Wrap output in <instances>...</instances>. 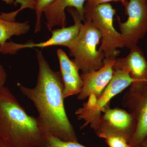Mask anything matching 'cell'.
<instances>
[{
  "instance_id": "obj_13",
  "label": "cell",
  "mask_w": 147,
  "mask_h": 147,
  "mask_svg": "<svg viewBox=\"0 0 147 147\" xmlns=\"http://www.w3.org/2000/svg\"><path fill=\"white\" fill-rule=\"evenodd\" d=\"M30 29L28 22L19 23L0 18V47H3L11 36L25 34Z\"/></svg>"
},
{
  "instance_id": "obj_11",
  "label": "cell",
  "mask_w": 147,
  "mask_h": 147,
  "mask_svg": "<svg viewBox=\"0 0 147 147\" xmlns=\"http://www.w3.org/2000/svg\"><path fill=\"white\" fill-rule=\"evenodd\" d=\"M87 0H55L44 11L46 19V26L49 30L52 31L56 26L65 27L66 26V9H75L83 21L85 3Z\"/></svg>"
},
{
  "instance_id": "obj_7",
  "label": "cell",
  "mask_w": 147,
  "mask_h": 147,
  "mask_svg": "<svg viewBox=\"0 0 147 147\" xmlns=\"http://www.w3.org/2000/svg\"><path fill=\"white\" fill-rule=\"evenodd\" d=\"M122 104L136 121V129L129 145L137 147L147 135V83L131 84L124 95Z\"/></svg>"
},
{
  "instance_id": "obj_15",
  "label": "cell",
  "mask_w": 147,
  "mask_h": 147,
  "mask_svg": "<svg viewBox=\"0 0 147 147\" xmlns=\"http://www.w3.org/2000/svg\"><path fill=\"white\" fill-rule=\"evenodd\" d=\"M57 54L59 61L61 72L71 74L79 79H81V75L79 74V70L77 66L73 61L69 59L63 50L59 49L57 51Z\"/></svg>"
},
{
  "instance_id": "obj_14",
  "label": "cell",
  "mask_w": 147,
  "mask_h": 147,
  "mask_svg": "<svg viewBox=\"0 0 147 147\" xmlns=\"http://www.w3.org/2000/svg\"><path fill=\"white\" fill-rule=\"evenodd\" d=\"M61 74L63 81L64 98L79 94L83 86L82 78L79 79L73 75L63 72H61Z\"/></svg>"
},
{
  "instance_id": "obj_2",
  "label": "cell",
  "mask_w": 147,
  "mask_h": 147,
  "mask_svg": "<svg viewBox=\"0 0 147 147\" xmlns=\"http://www.w3.org/2000/svg\"><path fill=\"white\" fill-rule=\"evenodd\" d=\"M44 134L8 88L0 89V137L10 147H40Z\"/></svg>"
},
{
  "instance_id": "obj_1",
  "label": "cell",
  "mask_w": 147,
  "mask_h": 147,
  "mask_svg": "<svg viewBox=\"0 0 147 147\" xmlns=\"http://www.w3.org/2000/svg\"><path fill=\"white\" fill-rule=\"evenodd\" d=\"M38 72L36 86L33 88L18 83L22 94L31 100L38 113L36 117L44 135L64 141L78 142L64 104L63 84L60 71L50 67L41 51L36 50Z\"/></svg>"
},
{
  "instance_id": "obj_6",
  "label": "cell",
  "mask_w": 147,
  "mask_h": 147,
  "mask_svg": "<svg viewBox=\"0 0 147 147\" xmlns=\"http://www.w3.org/2000/svg\"><path fill=\"white\" fill-rule=\"evenodd\" d=\"M125 7L127 20L121 22L119 16L117 20L125 46L130 49L137 45L147 33V2L129 0Z\"/></svg>"
},
{
  "instance_id": "obj_19",
  "label": "cell",
  "mask_w": 147,
  "mask_h": 147,
  "mask_svg": "<svg viewBox=\"0 0 147 147\" xmlns=\"http://www.w3.org/2000/svg\"><path fill=\"white\" fill-rule=\"evenodd\" d=\"M111 1L120 2L125 7L128 2L129 0H87L86 4L90 6H96Z\"/></svg>"
},
{
  "instance_id": "obj_10",
  "label": "cell",
  "mask_w": 147,
  "mask_h": 147,
  "mask_svg": "<svg viewBox=\"0 0 147 147\" xmlns=\"http://www.w3.org/2000/svg\"><path fill=\"white\" fill-rule=\"evenodd\" d=\"M134 82L125 67L115 64L113 76L100 97L94 104L88 105L83 104L82 107L96 113H102L110 100Z\"/></svg>"
},
{
  "instance_id": "obj_5",
  "label": "cell",
  "mask_w": 147,
  "mask_h": 147,
  "mask_svg": "<svg viewBox=\"0 0 147 147\" xmlns=\"http://www.w3.org/2000/svg\"><path fill=\"white\" fill-rule=\"evenodd\" d=\"M115 13V9L108 3L96 6L86 3L84 5V19L91 21L100 32L101 44L99 50L104 53L105 58L116 59L120 53L119 48L125 47L121 35L113 25Z\"/></svg>"
},
{
  "instance_id": "obj_25",
  "label": "cell",
  "mask_w": 147,
  "mask_h": 147,
  "mask_svg": "<svg viewBox=\"0 0 147 147\" xmlns=\"http://www.w3.org/2000/svg\"><path fill=\"white\" fill-rule=\"evenodd\" d=\"M146 1H147V0H146Z\"/></svg>"
},
{
  "instance_id": "obj_16",
  "label": "cell",
  "mask_w": 147,
  "mask_h": 147,
  "mask_svg": "<svg viewBox=\"0 0 147 147\" xmlns=\"http://www.w3.org/2000/svg\"><path fill=\"white\" fill-rule=\"evenodd\" d=\"M32 9L35 10L36 15L35 32H39L41 29V16L45 9L50 6L55 0H30Z\"/></svg>"
},
{
  "instance_id": "obj_18",
  "label": "cell",
  "mask_w": 147,
  "mask_h": 147,
  "mask_svg": "<svg viewBox=\"0 0 147 147\" xmlns=\"http://www.w3.org/2000/svg\"><path fill=\"white\" fill-rule=\"evenodd\" d=\"M109 147H131L125 139L118 136H111L104 139Z\"/></svg>"
},
{
  "instance_id": "obj_12",
  "label": "cell",
  "mask_w": 147,
  "mask_h": 147,
  "mask_svg": "<svg viewBox=\"0 0 147 147\" xmlns=\"http://www.w3.org/2000/svg\"><path fill=\"white\" fill-rule=\"evenodd\" d=\"M115 64L125 67L129 76L134 80L133 84L147 83V61L142 49L138 46L130 48L124 58L116 59Z\"/></svg>"
},
{
  "instance_id": "obj_3",
  "label": "cell",
  "mask_w": 147,
  "mask_h": 147,
  "mask_svg": "<svg viewBox=\"0 0 147 147\" xmlns=\"http://www.w3.org/2000/svg\"><path fill=\"white\" fill-rule=\"evenodd\" d=\"M75 115L85 122L82 128L90 125L98 137L102 139L118 136L125 139L129 144L136 129V121L130 113L118 108H110V105L101 113L81 107L76 110Z\"/></svg>"
},
{
  "instance_id": "obj_23",
  "label": "cell",
  "mask_w": 147,
  "mask_h": 147,
  "mask_svg": "<svg viewBox=\"0 0 147 147\" xmlns=\"http://www.w3.org/2000/svg\"><path fill=\"white\" fill-rule=\"evenodd\" d=\"M4 1L9 4L13 3L16 4V0H3Z\"/></svg>"
},
{
  "instance_id": "obj_20",
  "label": "cell",
  "mask_w": 147,
  "mask_h": 147,
  "mask_svg": "<svg viewBox=\"0 0 147 147\" xmlns=\"http://www.w3.org/2000/svg\"><path fill=\"white\" fill-rule=\"evenodd\" d=\"M6 72L2 65L0 64V89L4 86L7 80Z\"/></svg>"
},
{
  "instance_id": "obj_4",
  "label": "cell",
  "mask_w": 147,
  "mask_h": 147,
  "mask_svg": "<svg viewBox=\"0 0 147 147\" xmlns=\"http://www.w3.org/2000/svg\"><path fill=\"white\" fill-rule=\"evenodd\" d=\"M101 38L100 32L91 21L85 20L78 35L67 47L74 57L73 61L82 73L96 71L103 66L105 55L97 50Z\"/></svg>"
},
{
  "instance_id": "obj_21",
  "label": "cell",
  "mask_w": 147,
  "mask_h": 147,
  "mask_svg": "<svg viewBox=\"0 0 147 147\" xmlns=\"http://www.w3.org/2000/svg\"><path fill=\"white\" fill-rule=\"evenodd\" d=\"M0 147H10L0 137Z\"/></svg>"
},
{
  "instance_id": "obj_24",
  "label": "cell",
  "mask_w": 147,
  "mask_h": 147,
  "mask_svg": "<svg viewBox=\"0 0 147 147\" xmlns=\"http://www.w3.org/2000/svg\"><path fill=\"white\" fill-rule=\"evenodd\" d=\"M137 147H141V146H140H140H137Z\"/></svg>"
},
{
  "instance_id": "obj_8",
  "label": "cell",
  "mask_w": 147,
  "mask_h": 147,
  "mask_svg": "<svg viewBox=\"0 0 147 147\" xmlns=\"http://www.w3.org/2000/svg\"><path fill=\"white\" fill-rule=\"evenodd\" d=\"M67 11L73 18L74 24L68 27H63L52 31V36L45 42L34 43L28 42L25 44H18L13 42H7L3 47L4 54H15L21 49L33 47H43L50 46H60L67 47L70 42L76 38L79 34L83 19L75 9L67 8Z\"/></svg>"
},
{
  "instance_id": "obj_9",
  "label": "cell",
  "mask_w": 147,
  "mask_h": 147,
  "mask_svg": "<svg viewBox=\"0 0 147 147\" xmlns=\"http://www.w3.org/2000/svg\"><path fill=\"white\" fill-rule=\"evenodd\" d=\"M116 59L105 58L104 65L100 69L80 75L83 86L77 96L78 100H84L88 98V101L84 103L88 105L94 104L97 100L112 78Z\"/></svg>"
},
{
  "instance_id": "obj_22",
  "label": "cell",
  "mask_w": 147,
  "mask_h": 147,
  "mask_svg": "<svg viewBox=\"0 0 147 147\" xmlns=\"http://www.w3.org/2000/svg\"><path fill=\"white\" fill-rule=\"evenodd\" d=\"M140 146L142 147H147V135L141 143Z\"/></svg>"
},
{
  "instance_id": "obj_17",
  "label": "cell",
  "mask_w": 147,
  "mask_h": 147,
  "mask_svg": "<svg viewBox=\"0 0 147 147\" xmlns=\"http://www.w3.org/2000/svg\"><path fill=\"white\" fill-rule=\"evenodd\" d=\"M40 147H87L78 142L64 141L50 135H44Z\"/></svg>"
}]
</instances>
